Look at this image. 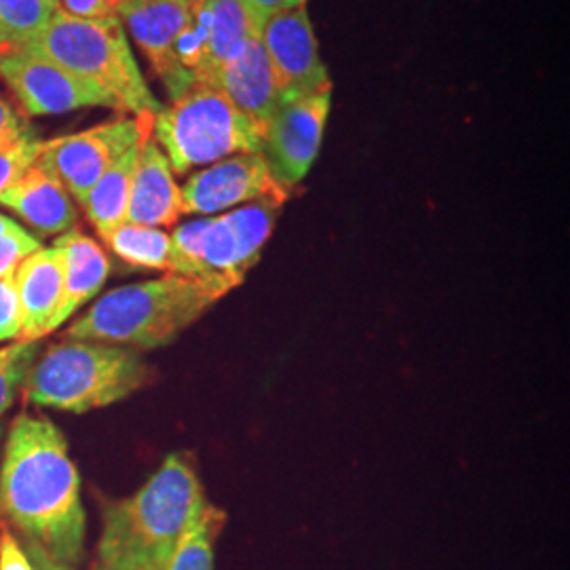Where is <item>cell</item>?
<instances>
[{
	"instance_id": "277c9868",
	"label": "cell",
	"mask_w": 570,
	"mask_h": 570,
	"mask_svg": "<svg viewBox=\"0 0 570 570\" xmlns=\"http://www.w3.org/2000/svg\"><path fill=\"white\" fill-rule=\"evenodd\" d=\"M153 370L136 348L66 338L30 367L23 393L30 404L63 412H91L146 387Z\"/></svg>"
},
{
	"instance_id": "e575fe53",
	"label": "cell",
	"mask_w": 570,
	"mask_h": 570,
	"mask_svg": "<svg viewBox=\"0 0 570 570\" xmlns=\"http://www.w3.org/2000/svg\"><path fill=\"white\" fill-rule=\"evenodd\" d=\"M178 2H184V4H190V7H193V4L199 2V0H178Z\"/></svg>"
},
{
	"instance_id": "8992f818",
	"label": "cell",
	"mask_w": 570,
	"mask_h": 570,
	"mask_svg": "<svg viewBox=\"0 0 570 570\" xmlns=\"http://www.w3.org/2000/svg\"><path fill=\"white\" fill-rule=\"evenodd\" d=\"M153 138L178 176L233 155L261 153L258 127L223 91L204 81H195L157 112Z\"/></svg>"
},
{
	"instance_id": "6da1fadb",
	"label": "cell",
	"mask_w": 570,
	"mask_h": 570,
	"mask_svg": "<svg viewBox=\"0 0 570 570\" xmlns=\"http://www.w3.org/2000/svg\"><path fill=\"white\" fill-rule=\"evenodd\" d=\"M0 511L23 541L61 564H81V480L63 433L49 419L20 414L13 421L0 469Z\"/></svg>"
},
{
	"instance_id": "7402d4cb",
	"label": "cell",
	"mask_w": 570,
	"mask_h": 570,
	"mask_svg": "<svg viewBox=\"0 0 570 570\" xmlns=\"http://www.w3.org/2000/svg\"><path fill=\"white\" fill-rule=\"evenodd\" d=\"M225 524V511L207 503L164 570H214L216 541Z\"/></svg>"
},
{
	"instance_id": "83f0119b",
	"label": "cell",
	"mask_w": 570,
	"mask_h": 570,
	"mask_svg": "<svg viewBox=\"0 0 570 570\" xmlns=\"http://www.w3.org/2000/svg\"><path fill=\"white\" fill-rule=\"evenodd\" d=\"M125 0H61V9L79 20L119 18Z\"/></svg>"
},
{
	"instance_id": "d6986e66",
	"label": "cell",
	"mask_w": 570,
	"mask_h": 570,
	"mask_svg": "<svg viewBox=\"0 0 570 570\" xmlns=\"http://www.w3.org/2000/svg\"><path fill=\"white\" fill-rule=\"evenodd\" d=\"M140 144L142 142L131 146L125 155L110 165L82 202L89 223L102 239L110 230H115L127 220L129 190H131V178L138 161Z\"/></svg>"
},
{
	"instance_id": "e0dca14e",
	"label": "cell",
	"mask_w": 570,
	"mask_h": 570,
	"mask_svg": "<svg viewBox=\"0 0 570 570\" xmlns=\"http://www.w3.org/2000/svg\"><path fill=\"white\" fill-rule=\"evenodd\" d=\"M53 245L60 249L61 261H63V294H61L60 308L53 320V330H56L79 306L89 303L96 294H100L110 273V261L102 245L75 228L66 230Z\"/></svg>"
},
{
	"instance_id": "4316f807",
	"label": "cell",
	"mask_w": 570,
	"mask_h": 570,
	"mask_svg": "<svg viewBox=\"0 0 570 570\" xmlns=\"http://www.w3.org/2000/svg\"><path fill=\"white\" fill-rule=\"evenodd\" d=\"M42 245L26 228L7 233L0 237V277L13 273L23 258L41 249Z\"/></svg>"
},
{
	"instance_id": "ac0fdd59",
	"label": "cell",
	"mask_w": 570,
	"mask_h": 570,
	"mask_svg": "<svg viewBox=\"0 0 570 570\" xmlns=\"http://www.w3.org/2000/svg\"><path fill=\"white\" fill-rule=\"evenodd\" d=\"M205 7L209 16V60L197 81L218 63L237 56L247 42L261 39L266 21L245 0H205Z\"/></svg>"
},
{
	"instance_id": "ba28073f",
	"label": "cell",
	"mask_w": 570,
	"mask_h": 570,
	"mask_svg": "<svg viewBox=\"0 0 570 570\" xmlns=\"http://www.w3.org/2000/svg\"><path fill=\"white\" fill-rule=\"evenodd\" d=\"M0 79L16 96L23 117L63 115L79 108L122 112L119 102L98 85L82 81L58 63L16 45L0 56Z\"/></svg>"
},
{
	"instance_id": "5bb4252c",
	"label": "cell",
	"mask_w": 570,
	"mask_h": 570,
	"mask_svg": "<svg viewBox=\"0 0 570 570\" xmlns=\"http://www.w3.org/2000/svg\"><path fill=\"white\" fill-rule=\"evenodd\" d=\"M153 134L144 138L131 178L127 220L134 225L174 226L184 216L183 190Z\"/></svg>"
},
{
	"instance_id": "44dd1931",
	"label": "cell",
	"mask_w": 570,
	"mask_h": 570,
	"mask_svg": "<svg viewBox=\"0 0 570 570\" xmlns=\"http://www.w3.org/2000/svg\"><path fill=\"white\" fill-rule=\"evenodd\" d=\"M284 204L282 199H261V202L225 212L237 237L239 261L245 273L261 261L263 249L275 230Z\"/></svg>"
},
{
	"instance_id": "4fadbf2b",
	"label": "cell",
	"mask_w": 570,
	"mask_h": 570,
	"mask_svg": "<svg viewBox=\"0 0 570 570\" xmlns=\"http://www.w3.org/2000/svg\"><path fill=\"white\" fill-rule=\"evenodd\" d=\"M199 81L223 91L258 127L261 136L277 106L284 102L261 39L247 42L237 56L212 68Z\"/></svg>"
},
{
	"instance_id": "484cf974",
	"label": "cell",
	"mask_w": 570,
	"mask_h": 570,
	"mask_svg": "<svg viewBox=\"0 0 570 570\" xmlns=\"http://www.w3.org/2000/svg\"><path fill=\"white\" fill-rule=\"evenodd\" d=\"M21 305L16 271L0 277V341H20Z\"/></svg>"
},
{
	"instance_id": "3957f363",
	"label": "cell",
	"mask_w": 570,
	"mask_h": 570,
	"mask_svg": "<svg viewBox=\"0 0 570 570\" xmlns=\"http://www.w3.org/2000/svg\"><path fill=\"white\" fill-rule=\"evenodd\" d=\"M225 289L167 273L117 287L66 330V338L148 351L174 343L225 298Z\"/></svg>"
},
{
	"instance_id": "5b68a950",
	"label": "cell",
	"mask_w": 570,
	"mask_h": 570,
	"mask_svg": "<svg viewBox=\"0 0 570 570\" xmlns=\"http://www.w3.org/2000/svg\"><path fill=\"white\" fill-rule=\"evenodd\" d=\"M58 63L82 81L94 82L110 94L122 115H153L164 108L153 96L119 18L79 20L63 9L41 35L21 47Z\"/></svg>"
},
{
	"instance_id": "7a4b0ae2",
	"label": "cell",
	"mask_w": 570,
	"mask_h": 570,
	"mask_svg": "<svg viewBox=\"0 0 570 570\" xmlns=\"http://www.w3.org/2000/svg\"><path fill=\"white\" fill-rule=\"evenodd\" d=\"M207 503L190 456L169 454L138 492L104 503L91 570H164Z\"/></svg>"
},
{
	"instance_id": "f1b7e54d",
	"label": "cell",
	"mask_w": 570,
	"mask_h": 570,
	"mask_svg": "<svg viewBox=\"0 0 570 570\" xmlns=\"http://www.w3.org/2000/svg\"><path fill=\"white\" fill-rule=\"evenodd\" d=\"M30 131H35V129L28 122V117H23L11 104L0 98V150L18 142Z\"/></svg>"
},
{
	"instance_id": "cb8c5ba5",
	"label": "cell",
	"mask_w": 570,
	"mask_h": 570,
	"mask_svg": "<svg viewBox=\"0 0 570 570\" xmlns=\"http://www.w3.org/2000/svg\"><path fill=\"white\" fill-rule=\"evenodd\" d=\"M37 353L39 341H21L18 345L0 348V416L13 404L18 389L23 387V381L35 364Z\"/></svg>"
},
{
	"instance_id": "d4e9b609",
	"label": "cell",
	"mask_w": 570,
	"mask_h": 570,
	"mask_svg": "<svg viewBox=\"0 0 570 570\" xmlns=\"http://www.w3.org/2000/svg\"><path fill=\"white\" fill-rule=\"evenodd\" d=\"M42 144L45 142L35 129L9 148L0 150V193L7 190L28 167L35 165L41 155Z\"/></svg>"
},
{
	"instance_id": "ffe728a7",
	"label": "cell",
	"mask_w": 570,
	"mask_h": 570,
	"mask_svg": "<svg viewBox=\"0 0 570 570\" xmlns=\"http://www.w3.org/2000/svg\"><path fill=\"white\" fill-rule=\"evenodd\" d=\"M104 242L121 261L131 266L171 273V263H174L171 235L157 226L122 223L115 230H110L104 237Z\"/></svg>"
},
{
	"instance_id": "d6a6232c",
	"label": "cell",
	"mask_w": 570,
	"mask_h": 570,
	"mask_svg": "<svg viewBox=\"0 0 570 570\" xmlns=\"http://www.w3.org/2000/svg\"><path fill=\"white\" fill-rule=\"evenodd\" d=\"M21 226L16 223V220H11V218H7L4 214H0V237L2 235H7V233H13V230H20Z\"/></svg>"
},
{
	"instance_id": "9c48e42d",
	"label": "cell",
	"mask_w": 570,
	"mask_h": 570,
	"mask_svg": "<svg viewBox=\"0 0 570 570\" xmlns=\"http://www.w3.org/2000/svg\"><path fill=\"white\" fill-rule=\"evenodd\" d=\"M332 89L284 100L266 122L261 153L275 183L289 193L315 164L326 134Z\"/></svg>"
},
{
	"instance_id": "52a82bcc",
	"label": "cell",
	"mask_w": 570,
	"mask_h": 570,
	"mask_svg": "<svg viewBox=\"0 0 570 570\" xmlns=\"http://www.w3.org/2000/svg\"><path fill=\"white\" fill-rule=\"evenodd\" d=\"M153 115L134 119L119 117L72 136H61L42 144L41 155L35 165L58 178L70 197L82 205L104 171L131 146L153 134Z\"/></svg>"
},
{
	"instance_id": "836d02e7",
	"label": "cell",
	"mask_w": 570,
	"mask_h": 570,
	"mask_svg": "<svg viewBox=\"0 0 570 570\" xmlns=\"http://www.w3.org/2000/svg\"><path fill=\"white\" fill-rule=\"evenodd\" d=\"M11 47H13V42L9 39V32L4 30V26H2V21H0V56L7 53Z\"/></svg>"
},
{
	"instance_id": "8fae6325",
	"label": "cell",
	"mask_w": 570,
	"mask_h": 570,
	"mask_svg": "<svg viewBox=\"0 0 570 570\" xmlns=\"http://www.w3.org/2000/svg\"><path fill=\"white\" fill-rule=\"evenodd\" d=\"M261 42L284 100L332 89L306 7L271 16L263 26Z\"/></svg>"
},
{
	"instance_id": "603a6c76",
	"label": "cell",
	"mask_w": 570,
	"mask_h": 570,
	"mask_svg": "<svg viewBox=\"0 0 570 570\" xmlns=\"http://www.w3.org/2000/svg\"><path fill=\"white\" fill-rule=\"evenodd\" d=\"M61 9L60 0H0V21L16 47L35 41Z\"/></svg>"
},
{
	"instance_id": "f546056e",
	"label": "cell",
	"mask_w": 570,
	"mask_h": 570,
	"mask_svg": "<svg viewBox=\"0 0 570 570\" xmlns=\"http://www.w3.org/2000/svg\"><path fill=\"white\" fill-rule=\"evenodd\" d=\"M0 570H37L20 539L9 529H0Z\"/></svg>"
},
{
	"instance_id": "30bf717a",
	"label": "cell",
	"mask_w": 570,
	"mask_h": 570,
	"mask_svg": "<svg viewBox=\"0 0 570 570\" xmlns=\"http://www.w3.org/2000/svg\"><path fill=\"white\" fill-rule=\"evenodd\" d=\"M183 209L188 216H218L261 199H282L285 193L275 183L263 153L233 155L195 171L184 186Z\"/></svg>"
},
{
	"instance_id": "9a60e30c",
	"label": "cell",
	"mask_w": 570,
	"mask_h": 570,
	"mask_svg": "<svg viewBox=\"0 0 570 570\" xmlns=\"http://www.w3.org/2000/svg\"><path fill=\"white\" fill-rule=\"evenodd\" d=\"M16 285L20 294L21 334L23 343L41 341L53 332V320L63 294V261L61 252L41 247L16 268Z\"/></svg>"
},
{
	"instance_id": "7c38bea8",
	"label": "cell",
	"mask_w": 570,
	"mask_h": 570,
	"mask_svg": "<svg viewBox=\"0 0 570 570\" xmlns=\"http://www.w3.org/2000/svg\"><path fill=\"white\" fill-rule=\"evenodd\" d=\"M188 18L190 4L178 0H125L119 13L171 100L195 85V77L176 58V41Z\"/></svg>"
},
{
	"instance_id": "1f68e13d",
	"label": "cell",
	"mask_w": 570,
	"mask_h": 570,
	"mask_svg": "<svg viewBox=\"0 0 570 570\" xmlns=\"http://www.w3.org/2000/svg\"><path fill=\"white\" fill-rule=\"evenodd\" d=\"M21 546H23V550H26L30 562L35 564V569L37 570H77L75 567H68V564H61L58 560H53L47 551H42L41 548L35 546V543L21 541Z\"/></svg>"
},
{
	"instance_id": "2e32d148",
	"label": "cell",
	"mask_w": 570,
	"mask_h": 570,
	"mask_svg": "<svg viewBox=\"0 0 570 570\" xmlns=\"http://www.w3.org/2000/svg\"><path fill=\"white\" fill-rule=\"evenodd\" d=\"M0 205L16 212L42 237L66 233L79 220V212L63 184L37 165L28 167L0 193Z\"/></svg>"
},
{
	"instance_id": "4dcf8cb0",
	"label": "cell",
	"mask_w": 570,
	"mask_h": 570,
	"mask_svg": "<svg viewBox=\"0 0 570 570\" xmlns=\"http://www.w3.org/2000/svg\"><path fill=\"white\" fill-rule=\"evenodd\" d=\"M245 2H249L266 20L271 16H279L285 11H294V9L306 7V0H245Z\"/></svg>"
}]
</instances>
